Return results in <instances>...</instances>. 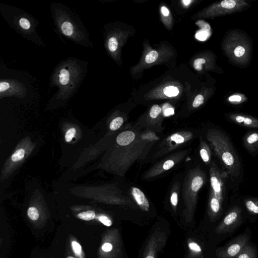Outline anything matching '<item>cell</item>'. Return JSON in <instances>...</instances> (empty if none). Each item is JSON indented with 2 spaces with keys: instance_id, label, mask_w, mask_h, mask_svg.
I'll return each instance as SVG.
<instances>
[{
  "instance_id": "cell-11",
  "label": "cell",
  "mask_w": 258,
  "mask_h": 258,
  "mask_svg": "<svg viewBox=\"0 0 258 258\" xmlns=\"http://www.w3.org/2000/svg\"><path fill=\"white\" fill-rule=\"evenodd\" d=\"M175 165V161L171 159L167 160L163 163L161 167H156L151 170L146 175V178H150L161 174L165 171L172 168Z\"/></svg>"
},
{
  "instance_id": "cell-41",
  "label": "cell",
  "mask_w": 258,
  "mask_h": 258,
  "mask_svg": "<svg viewBox=\"0 0 258 258\" xmlns=\"http://www.w3.org/2000/svg\"><path fill=\"white\" fill-rule=\"evenodd\" d=\"M67 258H75V257H74L73 256H68Z\"/></svg>"
},
{
  "instance_id": "cell-2",
  "label": "cell",
  "mask_w": 258,
  "mask_h": 258,
  "mask_svg": "<svg viewBox=\"0 0 258 258\" xmlns=\"http://www.w3.org/2000/svg\"><path fill=\"white\" fill-rule=\"evenodd\" d=\"M52 17L58 31L76 43L83 46H91L88 33L81 21L67 7L62 4H52Z\"/></svg>"
},
{
  "instance_id": "cell-31",
  "label": "cell",
  "mask_w": 258,
  "mask_h": 258,
  "mask_svg": "<svg viewBox=\"0 0 258 258\" xmlns=\"http://www.w3.org/2000/svg\"><path fill=\"white\" fill-rule=\"evenodd\" d=\"M100 221L106 226H110L112 225L111 221L106 216H101L99 217Z\"/></svg>"
},
{
  "instance_id": "cell-15",
  "label": "cell",
  "mask_w": 258,
  "mask_h": 258,
  "mask_svg": "<svg viewBox=\"0 0 258 258\" xmlns=\"http://www.w3.org/2000/svg\"><path fill=\"white\" fill-rule=\"evenodd\" d=\"M240 211L238 208H234L224 218L223 223L226 225L233 223L238 218Z\"/></svg>"
},
{
  "instance_id": "cell-19",
  "label": "cell",
  "mask_w": 258,
  "mask_h": 258,
  "mask_svg": "<svg viewBox=\"0 0 258 258\" xmlns=\"http://www.w3.org/2000/svg\"><path fill=\"white\" fill-rule=\"evenodd\" d=\"M123 119L122 117H117L111 122L109 127L112 131H116L118 129L123 123Z\"/></svg>"
},
{
  "instance_id": "cell-21",
  "label": "cell",
  "mask_w": 258,
  "mask_h": 258,
  "mask_svg": "<svg viewBox=\"0 0 258 258\" xmlns=\"http://www.w3.org/2000/svg\"><path fill=\"white\" fill-rule=\"evenodd\" d=\"M78 216L81 219L89 221L94 218L95 214L94 211L90 210L80 213Z\"/></svg>"
},
{
  "instance_id": "cell-23",
  "label": "cell",
  "mask_w": 258,
  "mask_h": 258,
  "mask_svg": "<svg viewBox=\"0 0 258 258\" xmlns=\"http://www.w3.org/2000/svg\"><path fill=\"white\" fill-rule=\"evenodd\" d=\"M161 112V107L157 104H155L151 107L149 114L152 118H156L160 114Z\"/></svg>"
},
{
  "instance_id": "cell-27",
  "label": "cell",
  "mask_w": 258,
  "mask_h": 258,
  "mask_svg": "<svg viewBox=\"0 0 258 258\" xmlns=\"http://www.w3.org/2000/svg\"><path fill=\"white\" fill-rule=\"evenodd\" d=\"M206 60L204 58H198L194 60V67L197 71H201L203 69V64H205Z\"/></svg>"
},
{
  "instance_id": "cell-35",
  "label": "cell",
  "mask_w": 258,
  "mask_h": 258,
  "mask_svg": "<svg viewBox=\"0 0 258 258\" xmlns=\"http://www.w3.org/2000/svg\"><path fill=\"white\" fill-rule=\"evenodd\" d=\"M239 253L237 258H251L250 253L248 251H246V250H243Z\"/></svg>"
},
{
  "instance_id": "cell-26",
  "label": "cell",
  "mask_w": 258,
  "mask_h": 258,
  "mask_svg": "<svg viewBox=\"0 0 258 258\" xmlns=\"http://www.w3.org/2000/svg\"><path fill=\"white\" fill-rule=\"evenodd\" d=\"M27 214L29 218L33 220H36L39 218L38 211L35 207L29 208Z\"/></svg>"
},
{
  "instance_id": "cell-22",
  "label": "cell",
  "mask_w": 258,
  "mask_h": 258,
  "mask_svg": "<svg viewBox=\"0 0 258 258\" xmlns=\"http://www.w3.org/2000/svg\"><path fill=\"white\" fill-rule=\"evenodd\" d=\"M108 48L111 52H114L118 46V42L115 37H111L108 41Z\"/></svg>"
},
{
  "instance_id": "cell-16",
  "label": "cell",
  "mask_w": 258,
  "mask_h": 258,
  "mask_svg": "<svg viewBox=\"0 0 258 258\" xmlns=\"http://www.w3.org/2000/svg\"><path fill=\"white\" fill-rule=\"evenodd\" d=\"M247 209L251 213L258 214V198H249L244 200Z\"/></svg>"
},
{
  "instance_id": "cell-28",
  "label": "cell",
  "mask_w": 258,
  "mask_h": 258,
  "mask_svg": "<svg viewBox=\"0 0 258 258\" xmlns=\"http://www.w3.org/2000/svg\"><path fill=\"white\" fill-rule=\"evenodd\" d=\"M204 101V96L201 94L198 95L195 98L192 103V106L195 108L198 107L203 104Z\"/></svg>"
},
{
  "instance_id": "cell-24",
  "label": "cell",
  "mask_w": 258,
  "mask_h": 258,
  "mask_svg": "<svg viewBox=\"0 0 258 258\" xmlns=\"http://www.w3.org/2000/svg\"><path fill=\"white\" fill-rule=\"evenodd\" d=\"M158 57V53L155 50L151 51L145 57V61L148 63L154 62Z\"/></svg>"
},
{
  "instance_id": "cell-3",
  "label": "cell",
  "mask_w": 258,
  "mask_h": 258,
  "mask_svg": "<svg viewBox=\"0 0 258 258\" xmlns=\"http://www.w3.org/2000/svg\"><path fill=\"white\" fill-rule=\"evenodd\" d=\"M206 138L228 174L232 178L238 176L241 170L240 160L228 136L221 130L213 128L207 131Z\"/></svg>"
},
{
  "instance_id": "cell-30",
  "label": "cell",
  "mask_w": 258,
  "mask_h": 258,
  "mask_svg": "<svg viewBox=\"0 0 258 258\" xmlns=\"http://www.w3.org/2000/svg\"><path fill=\"white\" fill-rule=\"evenodd\" d=\"M72 247L74 251L77 254H79L82 251V247L81 245L76 241H73L72 243Z\"/></svg>"
},
{
  "instance_id": "cell-32",
  "label": "cell",
  "mask_w": 258,
  "mask_h": 258,
  "mask_svg": "<svg viewBox=\"0 0 258 258\" xmlns=\"http://www.w3.org/2000/svg\"><path fill=\"white\" fill-rule=\"evenodd\" d=\"M170 202L173 206H176L178 203V195L177 192L173 191L170 197Z\"/></svg>"
},
{
  "instance_id": "cell-14",
  "label": "cell",
  "mask_w": 258,
  "mask_h": 258,
  "mask_svg": "<svg viewBox=\"0 0 258 258\" xmlns=\"http://www.w3.org/2000/svg\"><path fill=\"white\" fill-rule=\"evenodd\" d=\"M221 202L210 190L209 205L211 211L215 214H218L221 209Z\"/></svg>"
},
{
  "instance_id": "cell-36",
  "label": "cell",
  "mask_w": 258,
  "mask_h": 258,
  "mask_svg": "<svg viewBox=\"0 0 258 258\" xmlns=\"http://www.w3.org/2000/svg\"><path fill=\"white\" fill-rule=\"evenodd\" d=\"M112 248V245L110 243H105L102 246V249L103 251L108 252L111 250Z\"/></svg>"
},
{
  "instance_id": "cell-34",
  "label": "cell",
  "mask_w": 258,
  "mask_h": 258,
  "mask_svg": "<svg viewBox=\"0 0 258 258\" xmlns=\"http://www.w3.org/2000/svg\"><path fill=\"white\" fill-rule=\"evenodd\" d=\"M196 24L197 25H198L200 27L202 28L203 29H204L205 30H206L207 31L209 30L210 29V26L209 25V24L202 20H200V21H198L196 23Z\"/></svg>"
},
{
  "instance_id": "cell-12",
  "label": "cell",
  "mask_w": 258,
  "mask_h": 258,
  "mask_svg": "<svg viewBox=\"0 0 258 258\" xmlns=\"http://www.w3.org/2000/svg\"><path fill=\"white\" fill-rule=\"evenodd\" d=\"M200 154L204 162L207 164H211V152L210 148L207 143L202 139L201 140Z\"/></svg>"
},
{
  "instance_id": "cell-37",
  "label": "cell",
  "mask_w": 258,
  "mask_h": 258,
  "mask_svg": "<svg viewBox=\"0 0 258 258\" xmlns=\"http://www.w3.org/2000/svg\"><path fill=\"white\" fill-rule=\"evenodd\" d=\"M164 114L165 116L172 115L174 114V109L171 107L167 108L164 110Z\"/></svg>"
},
{
  "instance_id": "cell-7",
  "label": "cell",
  "mask_w": 258,
  "mask_h": 258,
  "mask_svg": "<svg viewBox=\"0 0 258 258\" xmlns=\"http://www.w3.org/2000/svg\"><path fill=\"white\" fill-rule=\"evenodd\" d=\"M26 90L24 85L18 80L10 79L1 80V97L10 95L24 96L26 94Z\"/></svg>"
},
{
  "instance_id": "cell-13",
  "label": "cell",
  "mask_w": 258,
  "mask_h": 258,
  "mask_svg": "<svg viewBox=\"0 0 258 258\" xmlns=\"http://www.w3.org/2000/svg\"><path fill=\"white\" fill-rule=\"evenodd\" d=\"M191 138L192 134L191 133L188 132L177 133L171 136L168 139V141L169 142V143L174 142L175 145H178L185 142L187 141L188 139Z\"/></svg>"
},
{
  "instance_id": "cell-25",
  "label": "cell",
  "mask_w": 258,
  "mask_h": 258,
  "mask_svg": "<svg viewBox=\"0 0 258 258\" xmlns=\"http://www.w3.org/2000/svg\"><path fill=\"white\" fill-rule=\"evenodd\" d=\"M25 155V151L23 149L17 150L12 156V159L13 161H18L22 159Z\"/></svg>"
},
{
  "instance_id": "cell-20",
  "label": "cell",
  "mask_w": 258,
  "mask_h": 258,
  "mask_svg": "<svg viewBox=\"0 0 258 258\" xmlns=\"http://www.w3.org/2000/svg\"><path fill=\"white\" fill-rule=\"evenodd\" d=\"M164 93L168 97L177 96L179 93V90L177 87L169 86L166 87L163 90Z\"/></svg>"
},
{
  "instance_id": "cell-40",
  "label": "cell",
  "mask_w": 258,
  "mask_h": 258,
  "mask_svg": "<svg viewBox=\"0 0 258 258\" xmlns=\"http://www.w3.org/2000/svg\"><path fill=\"white\" fill-rule=\"evenodd\" d=\"M146 258H154V256H153L152 255H148V256H146Z\"/></svg>"
},
{
  "instance_id": "cell-39",
  "label": "cell",
  "mask_w": 258,
  "mask_h": 258,
  "mask_svg": "<svg viewBox=\"0 0 258 258\" xmlns=\"http://www.w3.org/2000/svg\"><path fill=\"white\" fill-rule=\"evenodd\" d=\"M192 2V1H190V0H183L182 1V3H183L184 5L187 6H188L190 3H191Z\"/></svg>"
},
{
  "instance_id": "cell-17",
  "label": "cell",
  "mask_w": 258,
  "mask_h": 258,
  "mask_svg": "<svg viewBox=\"0 0 258 258\" xmlns=\"http://www.w3.org/2000/svg\"><path fill=\"white\" fill-rule=\"evenodd\" d=\"M247 100L246 97L240 93H234L229 96L227 101L229 103L234 105H238L242 104Z\"/></svg>"
},
{
  "instance_id": "cell-1",
  "label": "cell",
  "mask_w": 258,
  "mask_h": 258,
  "mask_svg": "<svg viewBox=\"0 0 258 258\" xmlns=\"http://www.w3.org/2000/svg\"><path fill=\"white\" fill-rule=\"evenodd\" d=\"M86 66L84 62L73 58L58 64L51 81L58 89L56 97L64 99L73 95L85 77Z\"/></svg>"
},
{
  "instance_id": "cell-33",
  "label": "cell",
  "mask_w": 258,
  "mask_h": 258,
  "mask_svg": "<svg viewBox=\"0 0 258 258\" xmlns=\"http://www.w3.org/2000/svg\"><path fill=\"white\" fill-rule=\"evenodd\" d=\"M189 248L194 251L199 252L201 251L200 246L196 242H190L188 244Z\"/></svg>"
},
{
  "instance_id": "cell-8",
  "label": "cell",
  "mask_w": 258,
  "mask_h": 258,
  "mask_svg": "<svg viewBox=\"0 0 258 258\" xmlns=\"http://www.w3.org/2000/svg\"><path fill=\"white\" fill-rule=\"evenodd\" d=\"M227 118L236 124L248 128H258V118L240 113H230L226 115Z\"/></svg>"
},
{
  "instance_id": "cell-4",
  "label": "cell",
  "mask_w": 258,
  "mask_h": 258,
  "mask_svg": "<svg viewBox=\"0 0 258 258\" xmlns=\"http://www.w3.org/2000/svg\"><path fill=\"white\" fill-rule=\"evenodd\" d=\"M225 55L234 65L243 67L249 65L251 59L252 44L249 37L237 29L227 31L222 43Z\"/></svg>"
},
{
  "instance_id": "cell-18",
  "label": "cell",
  "mask_w": 258,
  "mask_h": 258,
  "mask_svg": "<svg viewBox=\"0 0 258 258\" xmlns=\"http://www.w3.org/2000/svg\"><path fill=\"white\" fill-rule=\"evenodd\" d=\"M241 248V244L239 243H233L227 248V254L230 257H233L240 252Z\"/></svg>"
},
{
  "instance_id": "cell-5",
  "label": "cell",
  "mask_w": 258,
  "mask_h": 258,
  "mask_svg": "<svg viewBox=\"0 0 258 258\" xmlns=\"http://www.w3.org/2000/svg\"><path fill=\"white\" fill-rule=\"evenodd\" d=\"M11 20L13 27L16 28L17 32H20L25 37L34 41L32 36L38 37L36 34L35 24L32 17L24 12H16L13 15Z\"/></svg>"
},
{
  "instance_id": "cell-6",
  "label": "cell",
  "mask_w": 258,
  "mask_h": 258,
  "mask_svg": "<svg viewBox=\"0 0 258 258\" xmlns=\"http://www.w3.org/2000/svg\"><path fill=\"white\" fill-rule=\"evenodd\" d=\"M209 171L210 190L222 203L224 200L225 192L224 176L215 162L211 163Z\"/></svg>"
},
{
  "instance_id": "cell-9",
  "label": "cell",
  "mask_w": 258,
  "mask_h": 258,
  "mask_svg": "<svg viewBox=\"0 0 258 258\" xmlns=\"http://www.w3.org/2000/svg\"><path fill=\"white\" fill-rule=\"evenodd\" d=\"M242 141L245 149L249 153L254 154L258 149V131L248 132L244 136Z\"/></svg>"
},
{
  "instance_id": "cell-29",
  "label": "cell",
  "mask_w": 258,
  "mask_h": 258,
  "mask_svg": "<svg viewBox=\"0 0 258 258\" xmlns=\"http://www.w3.org/2000/svg\"><path fill=\"white\" fill-rule=\"evenodd\" d=\"M76 133V129L74 127L69 129L66 134L65 139L67 142H70L75 136Z\"/></svg>"
},
{
  "instance_id": "cell-38",
  "label": "cell",
  "mask_w": 258,
  "mask_h": 258,
  "mask_svg": "<svg viewBox=\"0 0 258 258\" xmlns=\"http://www.w3.org/2000/svg\"><path fill=\"white\" fill-rule=\"evenodd\" d=\"M161 12L164 16H168L169 12L168 9L165 7H162L161 9Z\"/></svg>"
},
{
  "instance_id": "cell-10",
  "label": "cell",
  "mask_w": 258,
  "mask_h": 258,
  "mask_svg": "<svg viewBox=\"0 0 258 258\" xmlns=\"http://www.w3.org/2000/svg\"><path fill=\"white\" fill-rule=\"evenodd\" d=\"M131 193L141 209L144 211H148L150 208L149 203L143 191L138 187H133Z\"/></svg>"
}]
</instances>
